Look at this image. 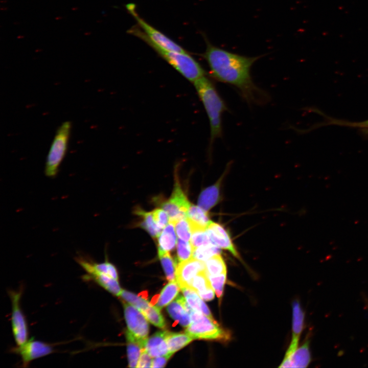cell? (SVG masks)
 <instances>
[{
	"label": "cell",
	"mask_w": 368,
	"mask_h": 368,
	"mask_svg": "<svg viewBox=\"0 0 368 368\" xmlns=\"http://www.w3.org/2000/svg\"><path fill=\"white\" fill-rule=\"evenodd\" d=\"M204 37L206 47L201 55L206 61L212 78L235 87L250 104L262 105L269 101V96L255 83L250 74L253 64L265 55H241L216 47Z\"/></svg>",
	"instance_id": "1"
},
{
	"label": "cell",
	"mask_w": 368,
	"mask_h": 368,
	"mask_svg": "<svg viewBox=\"0 0 368 368\" xmlns=\"http://www.w3.org/2000/svg\"><path fill=\"white\" fill-rule=\"evenodd\" d=\"M197 94L206 112L210 127V148L222 136V116L227 107L213 83L206 76L193 83Z\"/></svg>",
	"instance_id": "2"
},
{
	"label": "cell",
	"mask_w": 368,
	"mask_h": 368,
	"mask_svg": "<svg viewBox=\"0 0 368 368\" xmlns=\"http://www.w3.org/2000/svg\"><path fill=\"white\" fill-rule=\"evenodd\" d=\"M128 32L146 42L190 82L193 83L198 79L206 76L205 71L203 67L188 52L183 53L165 50L153 42L141 29L136 26L131 28Z\"/></svg>",
	"instance_id": "3"
},
{
	"label": "cell",
	"mask_w": 368,
	"mask_h": 368,
	"mask_svg": "<svg viewBox=\"0 0 368 368\" xmlns=\"http://www.w3.org/2000/svg\"><path fill=\"white\" fill-rule=\"evenodd\" d=\"M188 311L191 316V323L187 327L186 333L192 336L194 339L218 340L223 341L229 339L228 332L221 328L214 319L194 310L190 306Z\"/></svg>",
	"instance_id": "4"
},
{
	"label": "cell",
	"mask_w": 368,
	"mask_h": 368,
	"mask_svg": "<svg viewBox=\"0 0 368 368\" xmlns=\"http://www.w3.org/2000/svg\"><path fill=\"white\" fill-rule=\"evenodd\" d=\"M72 123L65 121L58 127L48 152L44 168L45 176L54 178L66 154Z\"/></svg>",
	"instance_id": "5"
},
{
	"label": "cell",
	"mask_w": 368,
	"mask_h": 368,
	"mask_svg": "<svg viewBox=\"0 0 368 368\" xmlns=\"http://www.w3.org/2000/svg\"><path fill=\"white\" fill-rule=\"evenodd\" d=\"M23 289L9 290L11 303V324L12 334L16 346H20L29 339L28 325L20 305Z\"/></svg>",
	"instance_id": "6"
},
{
	"label": "cell",
	"mask_w": 368,
	"mask_h": 368,
	"mask_svg": "<svg viewBox=\"0 0 368 368\" xmlns=\"http://www.w3.org/2000/svg\"><path fill=\"white\" fill-rule=\"evenodd\" d=\"M126 7L127 11L135 19L139 26L142 29L147 37L157 45L167 51L183 53L187 52L178 44L141 18L136 11L134 4H128L126 5Z\"/></svg>",
	"instance_id": "7"
},
{
	"label": "cell",
	"mask_w": 368,
	"mask_h": 368,
	"mask_svg": "<svg viewBox=\"0 0 368 368\" xmlns=\"http://www.w3.org/2000/svg\"><path fill=\"white\" fill-rule=\"evenodd\" d=\"M54 351L52 345L33 338L12 349V352L20 356L24 367H28L33 360L49 355Z\"/></svg>",
	"instance_id": "8"
},
{
	"label": "cell",
	"mask_w": 368,
	"mask_h": 368,
	"mask_svg": "<svg viewBox=\"0 0 368 368\" xmlns=\"http://www.w3.org/2000/svg\"><path fill=\"white\" fill-rule=\"evenodd\" d=\"M190 205L187 197L177 181L170 198L162 204L163 209L169 215V223L174 225L181 219L187 218Z\"/></svg>",
	"instance_id": "9"
},
{
	"label": "cell",
	"mask_w": 368,
	"mask_h": 368,
	"mask_svg": "<svg viewBox=\"0 0 368 368\" xmlns=\"http://www.w3.org/2000/svg\"><path fill=\"white\" fill-rule=\"evenodd\" d=\"M124 316L128 331L136 337L145 340L149 333V324L142 312L137 308L123 303Z\"/></svg>",
	"instance_id": "10"
},
{
	"label": "cell",
	"mask_w": 368,
	"mask_h": 368,
	"mask_svg": "<svg viewBox=\"0 0 368 368\" xmlns=\"http://www.w3.org/2000/svg\"><path fill=\"white\" fill-rule=\"evenodd\" d=\"M203 270H206L204 262L192 258L179 263L176 267V280L180 288L190 287L194 277Z\"/></svg>",
	"instance_id": "11"
},
{
	"label": "cell",
	"mask_w": 368,
	"mask_h": 368,
	"mask_svg": "<svg viewBox=\"0 0 368 368\" xmlns=\"http://www.w3.org/2000/svg\"><path fill=\"white\" fill-rule=\"evenodd\" d=\"M206 230L212 244L220 249L228 251L234 257L240 259L239 254L229 234L222 225L211 221Z\"/></svg>",
	"instance_id": "12"
},
{
	"label": "cell",
	"mask_w": 368,
	"mask_h": 368,
	"mask_svg": "<svg viewBox=\"0 0 368 368\" xmlns=\"http://www.w3.org/2000/svg\"><path fill=\"white\" fill-rule=\"evenodd\" d=\"M230 164L226 167L225 172L214 185L203 190L200 193L198 200V205L206 211L215 206L220 200V189L223 178L226 175Z\"/></svg>",
	"instance_id": "13"
},
{
	"label": "cell",
	"mask_w": 368,
	"mask_h": 368,
	"mask_svg": "<svg viewBox=\"0 0 368 368\" xmlns=\"http://www.w3.org/2000/svg\"><path fill=\"white\" fill-rule=\"evenodd\" d=\"M167 332L158 331L145 340L144 349L151 357H156L169 353L166 339Z\"/></svg>",
	"instance_id": "14"
},
{
	"label": "cell",
	"mask_w": 368,
	"mask_h": 368,
	"mask_svg": "<svg viewBox=\"0 0 368 368\" xmlns=\"http://www.w3.org/2000/svg\"><path fill=\"white\" fill-rule=\"evenodd\" d=\"M187 301L182 296L178 297L167 307V311L176 323L187 327L191 323V318L186 307Z\"/></svg>",
	"instance_id": "15"
},
{
	"label": "cell",
	"mask_w": 368,
	"mask_h": 368,
	"mask_svg": "<svg viewBox=\"0 0 368 368\" xmlns=\"http://www.w3.org/2000/svg\"><path fill=\"white\" fill-rule=\"evenodd\" d=\"M190 288L193 289L204 301H211L214 297L215 292L206 270L199 272L194 277L191 282Z\"/></svg>",
	"instance_id": "16"
},
{
	"label": "cell",
	"mask_w": 368,
	"mask_h": 368,
	"mask_svg": "<svg viewBox=\"0 0 368 368\" xmlns=\"http://www.w3.org/2000/svg\"><path fill=\"white\" fill-rule=\"evenodd\" d=\"M191 233L198 230H205L211 223L208 212L199 205H191L187 214Z\"/></svg>",
	"instance_id": "17"
},
{
	"label": "cell",
	"mask_w": 368,
	"mask_h": 368,
	"mask_svg": "<svg viewBox=\"0 0 368 368\" xmlns=\"http://www.w3.org/2000/svg\"><path fill=\"white\" fill-rule=\"evenodd\" d=\"M126 336L127 342L128 366L136 367L141 354L144 349V342L146 339L145 340L140 339L134 336L128 330L126 332Z\"/></svg>",
	"instance_id": "18"
},
{
	"label": "cell",
	"mask_w": 368,
	"mask_h": 368,
	"mask_svg": "<svg viewBox=\"0 0 368 368\" xmlns=\"http://www.w3.org/2000/svg\"><path fill=\"white\" fill-rule=\"evenodd\" d=\"M85 279L96 283L114 295L120 296L122 289L120 286L118 280L107 274L100 273L86 274Z\"/></svg>",
	"instance_id": "19"
},
{
	"label": "cell",
	"mask_w": 368,
	"mask_h": 368,
	"mask_svg": "<svg viewBox=\"0 0 368 368\" xmlns=\"http://www.w3.org/2000/svg\"><path fill=\"white\" fill-rule=\"evenodd\" d=\"M188 305L194 310L198 311L213 319L211 312L199 294L192 288H180Z\"/></svg>",
	"instance_id": "20"
},
{
	"label": "cell",
	"mask_w": 368,
	"mask_h": 368,
	"mask_svg": "<svg viewBox=\"0 0 368 368\" xmlns=\"http://www.w3.org/2000/svg\"><path fill=\"white\" fill-rule=\"evenodd\" d=\"M169 353L173 354L188 344L194 338L189 334L167 332L166 336Z\"/></svg>",
	"instance_id": "21"
},
{
	"label": "cell",
	"mask_w": 368,
	"mask_h": 368,
	"mask_svg": "<svg viewBox=\"0 0 368 368\" xmlns=\"http://www.w3.org/2000/svg\"><path fill=\"white\" fill-rule=\"evenodd\" d=\"M318 113L325 117V121L320 124H318L315 127L324 126L327 125H338L340 126H345L351 128L359 129L364 134H368V120L360 122H350L343 120H339L332 118L325 115V114L320 112L319 110H316Z\"/></svg>",
	"instance_id": "22"
},
{
	"label": "cell",
	"mask_w": 368,
	"mask_h": 368,
	"mask_svg": "<svg viewBox=\"0 0 368 368\" xmlns=\"http://www.w3.org/2000/svg\"><path fill=\"white\" fill-rule=\"evenodd\" d=\"M173 223H169L158 236V249L169 251L174 249L176 244V237Z\"/></svg>",
	"instance_id": "23"
},
{
	"label": "cell",
	"mask_w": 368,
	"mask_h": 368,
	"mask_svg": "<svg viewBox=\"0 0 368 368\" xmlns=\"http://www.w3.org/2000/svg\"><path fill=\"white\" fill-rule=\"evenodd\" d=\"M180 288L176 280L170 281L162 289L156 306L160 309L170 304L178 295Z\"/></svg>",
	"instance_id": "24"
},
{
	"label": "cell",
	"mask_w": 368,
	"mask_h": 368,
	"mask_svg": "<svg viewBox=\"0 0 368 368\" xmlns=\"http://www.w3.org/2000/svg\"><path fill=\"white\" fill-rule=\"evenodd\" d=\"M311 361L309 340L297 348L291 359V367H306Z\"/></svg>",
	"instance_id": "25"
},
{
	"label": "cell",
	"mask_w": 368,
	"mask_h": 368,
	"mask_svg": "<svg viewBox=\"0 0 368 368\" xmlns=\"http://www.w3.org/2000/svg\"><path fill=\"white\" fill-rule=\"evenodd\" d=\"M304 313L297 301L292 304V338L299 339L304 327Z\"/></svg>",
	"instance_id": "26"
},
{
	"label": "cell",
	"mask_w": 368,
	"mask_h": 368,
	"mask_svg": "<svg viewBox=\"0 0 368 368\" xmlns=\"http://www.w3.org/2000/svg\"><path fill=\"white\" fill-rule=\"evenodd\" d=\"M136 213L142 218L141 226L154 238L158 237L162 229L155 223L152 212L139 209Z\"/></svg>",
	"instance_id": "27"
},
{
	"label": "cell",
	"mask_w": 368,
	"mask_h": 368,
	"mask_svg": "<svg viewBox=\"0 0 368 368\" xmlns=\"http://www.w3.org/2000/svg\"><path fill=\"white\" fill-rule=\"evenodd\" d=\"M158 257L164 268L167 280H176V263L168 251L158 249Z\"/></svg>",
	"instance_id": "28"
},
{
	"label": "cell",
	"mask_w": 368,
	"mask_h": 368,
	"mask_svg": "<svg viewBox=\"0 0 368 368\" xmlns=\"http://www.w3.org/2000/svg\"><path fill=\"white\" fill-rule=\"evenodd\" d=\"M206 271L208 275H218L226 273L225 262L220 254L212 256L205 262Z\"/></svg>",
	"instance_id": "29"
},
{
	"label": "cell",
	"mask_w": 368,
	"mask_h": 368,
	"mask_svg": "<svg viewBox=\"0 0 368 368\" xmlns=\"http://www.w3.org/2000/svg\"><path fill=\"white\" fill-rule=\"evenodd\" d=\"M220 248L211 243L193 249V258L205 262L215 255L220 254Z\"/></svg>",
	"instance_id": "30"
},
{
	"label": "cell",
	"mask_w": 368,
	"mask_h": 368,
	"mask_svg": "<svg viewBox=\"0 0 368 368\" xmlns=\"http://www.w3.org/2000/svg\"><path fill=\"white\" fill-rule=\"evenodd\" d=\"M146 319L154 326L164 328L166 326L165 320L157 307L150 305L142 312Z\"/></svg>",
	"instance_id": "31"
},
{
	"label": "cell",
	"mask_w": 368,
	"mask_h": 368,
	"mask_svg": "<svg viewBox=\"0 0 368 368\" xmlns=\"http://www.w3.org/2000/svg\"><path fill=\"white\" fill-rule=\"evenodd\" d=\"M120 296L137 308L141 312L144 311L151 305L145 299L125 290H122Z\"/></svg>",
	"instance_id": "32"
},
{
	"label": "cell",
	"mask_w": 368,
	"mask_h": 368,
	"mask_svg": "<svg viewBox=\"0 0 368 368\" xmlns=\"http://www.w3.org/2000/svg\"><path fill=\"white\" fill-rule=\"evenodd\" d=\"M177 258L179 262L193 257V248L190 241H183L180 239L177 242Z\"/></svg>",
	"instance_id": "33"
},
{
	"label": "cell",
	"mask_w": 368,
	"mask_h": 368,
	"mask_svg": "<svg viewBox=\"0 0 368 368\" xmlns=\"http://www.w3.org/2000/svg\"><path fill=\"white\" fill-rule=\"evenodd\" d=\"M212 286L218 298L223 294L224 284L226 279V273L218 275H208Z\"/></svg>",
	"instance_id": "34"
},
{
	"label": "cell",
	"mask_w": 368,
	"mask_h": 368,
	"mask_svg": "<svg viewBox=\"0 0 368 368\" xmlns=\"http://www.w3.org/2000/svg\"><path fill=\"white\" fill-rule=\"evenodd\" d=\"M190 242L193 249L211 243L206 229L192 232Z\"/></svg>",
	"instance_id": "35"
},
{
	"label": "cell",
	"mask_w": 368,
	"mask_h": 368,
	"mask_svg": "<svg viewBox=\"0 0 368 368\" xmlns=\"http://www.w3.org/2000/svg\"><path fill=\"white\" fill-rule=\"evenodd\" d=\"M175 231L178 237L186 241L190 240L191 230L187 218H183L175 224Z\"/></svg>",
	"instance_id": "36"
},
{
	"label": "cell",
	"mask_w": 368,
	"mask_h": 368,
	"mask_svg": "<svg viewBox=\"0 0 368 368\" xmlns=\"http://www.w3.org/2000/svg\"><path fill=\"white\" fill-rule=\"evenodd\" d=\"M154 220L159 228L162 229L165 227L169 220V215L164 210L157 209L152 212Z\"/></svg>",
	"instance_id": "37"
},
{
	"label": "cell",
	"mask_w": 368,
	"mask_h": 368,
	"mask_svg": "<svg viewBox=\"0 0 368 368\" xmlns=\"http://www.w3.org/2000/svg\"><path fill=\"white\" fill-rule=\"evenodd\" d=\"M299 339L292 338L284 360L279 367H291V359L295 351L297 349Z\"/></svg>",
	"instance_id": "38"
},
{
	"label": "cell",
	"mask_w": 368,
	"mask_h": 368,
	"mask_svg": "<svg viewBox=\"0 0 368 368\" xmlns=\"http://www.w3.org/2000/svg\"><path fill=\"white\" fill-rule=\"evenodd\" d=\"M153 359L143 349L139 358L136 367H151Z\"/></svg>",
	"instance_id": "39"
},
{
	"label": "cell",
	"mask_w": 368,
	"mask_h": 368,
	"mask_svg": "<svg viewBox=\"0 0 368 368\" xmlns=\"http://www.w3.org/2000/svg\"><path fill=\"white\" fill-rule=\"evenodd\" d=\"M172 355L171 353L155 357L152 360L151 367H163L165 366L169 359Z\"/></svg>",
	"instance_id": "40"
}]
</instances>
